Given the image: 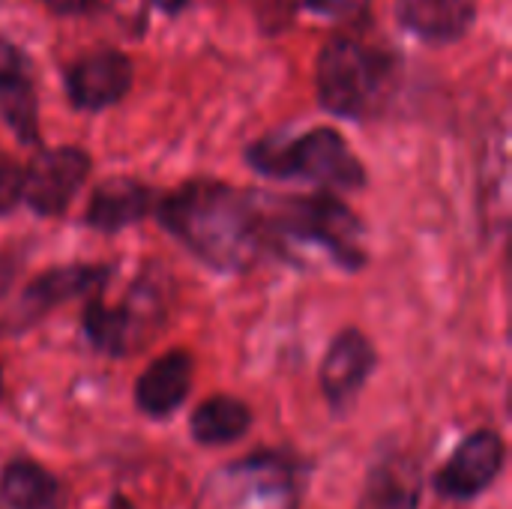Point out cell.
<instances>
[{
    "label": "cell",
    "instance_id": "4",
    "mask_svg": "<svg viewBox=\"0 0 512 509\" xmlns=\"http://www.w3.org/2000/svg\"><path fill=\"white\" fill-rule=\"evenodd\" d=\"M384 60L357 39L336 36L318 57V99L330 114L363 117L384 87Z\"/></svg>",
    "mask_w": 512,
    "mask_h": 509
},
{
    "label": "cell",
    "instance_id": "2",
    "mask_svg": "<svg viewBox=\"0 0 512 509\" xmlns=\"http://www.w3.org/2000/svg\"><path fill=\"white\" fill-rule=\"evenodd\" d=\"M267 243H303L321 246L339 267L360 270L366 264V252L360 246L363 225L336 195H306L285 198L276 204L261 201Z\"/></svg>",
    "mask_w": 512,
    "mask_h": 509
},
{
    "label": "cell",
    "instance_id": "6",
    "mask_svg": "<svg viewBox=\"0 0 512 509\" xmlns=\"http://www.w3.org/2000/svg\"><path fill=\"white\" fill-rule=\"evenodd\" d=\"M504 441L498 432L492 429H480L474 435H468L456 453L450 456V462L438 471L435 477V489L438 495L450 498V501H468L477 498L480 492H486L495 477L504 468Z\"/></svg>",
    "mask_w": 512,
    "mask_h": 509
},
{
    "label": "cell",
    "instance_id": "7",
    "mask_svg": "<svg viewBox=\"0 0 512 509\" xmlns=\"http://www.w3.org/2000/svg\"><path fill=\"white\" fill-rule=\"evenodd\" d=\"M108 276H111V270L102 267V264H69V267H54V270L36 276L24 288L9 330L30 327L33 321L48 315L54 306H63V303H69V300H75L81 294L96 291L99 285L108 282Z\"/></svg>",
    "mask_w": 512,
    "mask_h": 509
},
{
    "label": "cell",
    "instance_id": "17",
    "mask_svg": "<svg viewBox=\"0 0 512 509\" xmlns=\"http://www.w3.org/2000/svg\"><path fill=\"white\" fill-rule=\"evenodd\" d=\"M84 333L105 354H129L138 345V333L126 306H105L102 300H90L84 309Z\"/></svg>",
    "mask_w": 512,
    "mask_h": 509
},
{
    "label": "cell",
    "instance_id": "23",
    "mask_svg": "<svg viewBox=\"0 0 512 509\" xmlns=\"http://www.w3.org/2000/svg\"><path fill=\"white\" fill-rule=\"evenodd\" d=\"M0 399H3V369H0Z\"/></svg>",
    "mask_w": 512,
    "mask_h": 509
},
{
    "label": "cell",
    "instance_id": "11",
    "mask_svg": "<svg viewBox=\"0 0 512 509\" xmlns=\"http://www.w3.org/2000/svg\"><path fill=\"white\" fill-rule=\"evenodd\" d=\"M192 357L186 351H168L156 357L135 384V402L147 417H168L192 390Z\"/></svg>",
    "mask_w": 512,
    "mask_h": 509
},
{
    "label": "cell",
    "instance_id": "18",
    "mask_svg": "<svg viewBox=\"0 0 512 509\" xmlns=\"http://www.w3.org/2000/svg\"><path fill=\"white\" fill-rule=\"evenodd\" d=\"M24 195V171L15 162H0V213H9Z\"/></svg>",
    "mask_w": 512,
    "mask_h": 509
},
{
    "label": "cell",
    "instance_id": "3",
    "mask_svg": "<svg viewBox=\"0 0 512 509\" xmlns=\"http://www.w3.org/2000/svg\"><path fill=\"white\" fill-rule=\"evenodd\" d=\"M252 168L267 177H300L324 189H360L366 171L336 129H312L300 138H264L246 150Z\"/></svg>",
    "mask_w": 512,
    "mask_h": 509
},
{
    "label": "cell",
    "instance_id": "21",
    "mask_svg": "<svg viewBox=\"0 0 512 509\" xmlns=\"http://www.w3.org/2000/svg\"><path fill=\"white\" fill-rule=\"evenodd\" d=\"M159 9H165V12H177V9H183L186 6V0H153Z\"/></svg>",
    "mask_w": 512,
    "mask_h": 509
},
{
    "label": "cell",
    "instance_id": "10",
    "mask_svg": "<svg viewBox=\"0 0 512 509\" xmlns=\"http://www.w3.org/2000/svg\"><path fill=\"white\" fill-rule=\"evenodd\" d=\"M0 114L24 144H33L39 138V108H36L30 63L15 45L3 39H0Z\"/></svg>",
    "mask_w": 512,
    "mask_h": 509
},
{
    "label": "cell",
    "instance_id": "9",
    "mask_svg": "<svg viewBox=\"0 0 512 509\" xmlns=\"http://www.w3.org/2000/svg\"><path fill=\"white\" fill-rule=\"evenodd\" d=\"M375 369V348L360 330H345L333 339L321 363V390L333 408H348Z\"/></svg>",
    "mask_w": 512,
    "mask_h": 509
},
{
    "label": "cell",
    "instance_id": "12",
    "mask_svg": "<svg viewBox=\"0 0 512 509\" xmlns=\"http://www.w3.org/2000/svg\"><path fill=\"white\" fill-rule=\"evenodd\" d=\"M420 495V465L411 456H387L369 471L357 509H420Z\"/></svg>",
    "mask_w": 512,
    "mask_h": 509
},
{
    "label": "cell",
    "instance_id": "8",
    "mask_svg": "<svg viewBox=\"0 0 512 509\" xmlns=\"http://www.w3.org/2000/svg\"><path fill=\"white\" fill-rule=\"evenodd\" d=\"M132 66L120 51H93L84 54L69 69V99L81 111H102L120 102L129 93Z\"/></svg>",
    "mask_w": 512,
    "mask_h": 509
},
{
    "label": "cell",
    "instance_id": "16",
    "mask_svg": "<svg viewBox=\"0 0 512 509\" xmlns=\"http://www.w3.org/2000/svg\"><path fill=\"white\" fill-rule=\"evenodd\" d=\"M192 438L204 447H219L240 441L252 426V411L234 396H213L201 402L192 414Z\"/></svg>",
    "mask_w": 512,
    "mask_h": 509
},
{
    "label": "cell",
    "instance_id": "14",
    "mask_svg": "<svg viewBox=\"0 0 512 509\" xmlns=\"http://www.w3.org/2000/svg\"><path fill=\"white\" fill-rule=\"evenodd\" d=\"M399 18L429 42H453L471 27L474 6L471 0H399Z\"/></svg>",
    "mask_w": 512,
    "mask_h": 509
},
{
    "label": "cell",
    "instance_id": "20",
    "mask_svg": "<svg viewBox=\"0 0 512 509\" xmlns=\"http://www.w3.org/2000/svg\"><path fill=\"white\" fill-rule=\"evenodd\" d=\"M306 3L318 12H345L351 6V0H306Z\"/></svg>",
    "mask_w": 512,
    "mask_h": 509
},
{
    "label": "cell",
    "instance_id": "13",
    "mask_svg": "<svg viewBox=\"0 0 512 509\" xmlns=\"http://www.w3.org/2000/svg\"><path fill=\"white\" fill-rule=\"evenodd\" d=\"M150 210H153V192L144 183L129 177H114L93 192L87 207V225L111 234L141 222Z\"/></svg>",
    "mask_w": 512,
    "mask_h": 509
},
{
    "label": "cell",
    "instance_id": "5",
    "mask_svg": "<svg viewBox=\"0 0 512 509\" xmlns=\"http://www.w3.org/2000/svg\"><path fill=\"white\" fill-rule=\"evenodd\" d=\"M90 174V156L78 147H57L39 153L24 171V201L39 216H60L75 201Z\"/></svg>",
    "mask_w": 512,
    "mask_h": 509
},
{
    "label": "cell",
    "instance_id": "15",
    "mask_svg": "<svg viewBox=\"0 0 512 509\" xmlns=\"http://www.w3.org/2000/svg\"><path fill=\"white\" fill-rule=\"evenodd\" d=\"M0 501L6 509H57L60 483L42 465L15 459L0 471Z\"/></svg>",
    "mask_w": 512,
    "mask_h": 509
},
{
    "label": "cell",
    "instance_id": "1",
    "mask_svg": "<svg viewBox=\"0 0 512 509\" xmlns=\"http://www.w3.org/2000/svg\"><path fill=\"white\" fill-rule=\"evenodd\" d=\"M159 222L213 270H249L267 249L264 210L252 192L192 180L159 204Z\"/></svg>",
    "mask_w": 512,
    "mask_h": 509
},
{
    "label": "cell",
    "instance_id": "22",
    "mask_svg": "<svg viewBox=\"0 0 512 509\" xmlns=\"http://www.w3.org/2000/svg\"><path fill=\"white\" fill-rule=\"evenodd\" d=\"M111 509H129V504H126V501H120V498H117V501H114V507Z\"/></svg>",
    "mask_w": 512,
    "mask_h": 509
},
{
    "label": "cell",
    "instance_id": "19",
    "mask_svg": "<svg viewBox=\"0 0 512 509\" xmlns=\"http://www.w3.org/2000/svg\"><path fill=\"white\" fill-rule=\"evenodd\" d=\"M45 6L60 15H75V12H87L90 6H96V0H45Z\"/></svg>",
    "mask_w": 512,
    "mask_h": 509
}]
</instances>
